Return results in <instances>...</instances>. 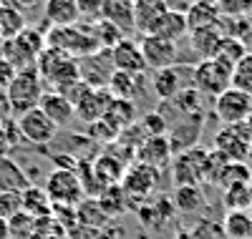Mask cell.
I'll list each match as a JSON object with an SVG mask.
<instances>
[{
	"label": "cell",
	"instance_id": "22",
	"mask_svg": "<svg viewBox=\"0 0 252 239\" xmlns=\"http://www.w3.org/2000/svg\"><path fill=\"white\" fill-rule=\"evenodd\" d=\"M144 83H146V73L141 76H134V73H124V71H114L109 83H106V89L114 98H126V101H131L141 89H144Z\"/></svg>",
	"mask_w": 252,
	"mask_h": 239
},
{
	"label": "cell",
	"instance_id": "45",
	"mask_svg": "<svg viewBox=\"0 0 252 239\" xmlns=\"http://www.w3.org/2000/svg\"><path fill=\"white\" fill-rule=\"evenodd\" d=\"M217 10L222 18H240L250 13V0H217Z\"/></svg>",
	"mask_w": 252,
	"mask_h": 239
},
{
	"label": "cell",
	"instance_id": "30",
	"mask_svg": "<svg viewBox=\"0 0 252 239\" xmlns=\"http://www.w3.org/2000/svg\"><path fill=\"white\" fill-rule=\"evenodd\" d=\"M33 181L26 177V171L20 169L13 159H0V189L5 191H23L28 189Z\"/></svg>",
	"mask_w": 252,
	"mask_h": 239
},
{
	"label": "cell",
	"instance_id": "21",
	"mask_svg": "<svg viewBox=\"0 0 252 239\" xmlns=\"http://www.w3.org/2000/svg\"><path fill=\"white\" fill-rule=\"evenodd\" d=\"M101 18L114 23L119 30H131L134 28V0H103Z\"/></svg>",
	"mask_w": 252,
	"mask_h": 239
},
{
	"label": "cell",
	"instance_id": "56",
	"mask_svg": "<svg viewBox=\"0 0 252 239\" xmlns=\"http://www.w3.org/2000/svg\"><path fill=\"white\" fill-rule=\"evenodd\" d=\"M46 239H61V237H46Z\"/></svg>",
	"mask_w": 252,
	"mask_h": 239
},
{
	"label": "cell",
	"instance_id": "14",
	"mask_svg": "<svg viewBox=\"0 0 252 239\" xmlns=\"http://www.w3.org/2000/svg\"><path fill=\"white\" fill-rule=\"evenodd\" d=\"M114 96L109 93V89H91L86 96H83L76 106V116L83 121V123H94V121H101L106 116L109 106H111Z\"/></svg>",
	"mask_w": 252,
	"mask_h": 239
},
{
	"label": "cell",
	"instance_id": "48",
	"mask_svg": "<svg viewBox=\"0 0 252 239\" xmlns=\"http://www.w3.org/2000/svg\"><path fill=\"white\" fill-rule=\"evenodd\" d=\"M3 3L18 8L20 13H26V10H35V8H43L46 0H3Z\"/></svg>",
	"mask_w": 252,
	"mask_h": 239
},
{
	"label": "cell",
	"instance_id": "17",
	"mask_svg": "<svg viewBox=\"0 0 252 239\" xmlns=\"http://www.w3.org/2000/svg\"><path fill=\"white\" fill-rule=\"evenodd\" d=\"M38 108L43 111L58 128H63V126H68L73 119H76V108L63 98L61 93H56V91H46L43 93V98H40V103H38Z\"/></svg>",
	"mask_w": 252,
	"mask_h": 239
},
{
	"label": "cell",
	"instance_id": "11",
	"mask_svg": "<svg viewBox=\"0 0 252 239\" xmlns=\"http://www.w3.org/2000/svg\"><path fill=\"white\" fill-rule=\"evenodd\" d=\"M141 56L146 63V71H161V68H172L177 58H179V48L174 40H164L159 35H144L141 38Z\"/></svg>",
	"mask_w": 252,
	"mask_h": 239
},
{
	"label": "cell",
	"instance_id": "24",
	"mask_svg": "<svg viewBox=\"0 0 252 239\" xmlns=\"http://www.w3.org/2000/svg\"><path fill=\"white\" fill-rule=\"evenodd\" d=\"M109 222L111 219L106 216V211L101 209L98 199H94V197H86L76 207V224H81V227H89L94 232H101Z\"/></svg>",
	"mask_w": 252,
	"mask_h": 239
},
{
	"label": "cell",
	"instance_id": "42",
	"mask_svg": "<svg viewBox=\"0 0 252 239\" xmlns=\"http://www.w3.org/2000/svg\"><path fill=\"white\" fill-rule=\"evenodd\" d=\"M189 239H227L224 232H222V224H215L209 219H202L197 227H192L187 232Z\"/></svg>",
	"mask_w": 252,
	"mask_h": 239
},
{
	"label": "cell",
	"instance_id": "3",
	"mask_svg": "<svg viewBox=\"0 0 252 239\" xmlns=\"http://www.w3.org/2000/svg\"><path fill=\"white\" fill-rule=\"evenodd\" d=\"M35 71L40 76L46 86H51L53 91L68 86L71 81H78L81 78V71H78V60L61 53L56 48H46L43 53L38 56V63H35Z\"/></svg>",
	"mask_w": 252,
	"mask_h": 239
},
{
	"label": "cell",
	"instance_id": "10",
	"mask_svg": "<svg viewBox=\"0 0 252 239\" xmlns=\"http://www.w3.org/2000/svg\"><path fill=\"white\" fill-rule=\"evenodd\" d=\"M250 141H252V134L247 131L245 123L222 126L215 136V151H220L227 161H245Z\"/></svg>",
	"mask_w": 252,
	"mask_h": 239
},
{
	"label": "cell",
	"instance_id": "43",
	"mask_svg": "<svg viewBox=\"0 0 252 239\" xmlns=\"http://www.w3.org/2000/svg\"><path fill=\"white\" fill-rule=\"evenodd\" d=\"M89 91H91V86H89L86 81H81V78H78V81H71L68 86H63V89H58L56 93H61L63 98H66V101L76 108V106H78V101H81L83 96H86Z\"/></svg>",
	"mask_w": 252,
	"mask_h": 239
},
{
	"label": "cell",
	"instance_id": "34",
	"mask_svg": "<svg viewBox=\"0 0 252 239\" xmlns=\"http://www.w3.org/2000/svg\"><path fill=\"white\" fill-rule=\"evenodd\" d=\"M245 56H247V46H245V43L224 35V38L220 40V46H217V51H215L212 58H217L220 63H224V66H229V68H235Z\"/></svg>",
	"mask_w": 252,
	"mask_h": 239
},
{
	"label": "cell",
	"instance_id": "4",
	"mask_svg": "<svg viewBox=\"0 0 252 239\" xmlns=\"http://www.w3.org/2000/svg\"><path fill=\"white\" fill-rule=\"evenodd\" d=\"M46 93V83L40 81L38 71L35 68H28V71H15L10 86H8V101H10V108L13 114H26L31 108H38L40 98Z\"/></svg>",
	"mask_w": 252,
	"mask_h": 239
},
{
	"label": "cell",
	"instance_id": "38",
	"mask_svg": "<svg viewBox=\"0 0 252 239\" xmlns=\"http://www.w3.org/2000/svg\"><path fill=\"white\" fill-rule=\"evenodd\" d=\"M232 89H240L252 96V53H247L232 68Z\"/></svg>",
	"mask_w": 252,
	"mask_h": 239
},
{
	"label": "cell",
	"instance_id": "2",
	"mask_svg": "<svg viewBox=\"0 0 252 239\" xmlns=\"http://www.w3.org/2000/svg\"><path fill=\"white\" fill-rule=\"evenodd\" d=\"M46 48H56L61 53H66L76 60L86 58V56H94L98 53V43L94 38V28L91 23L89 26H66V28H51L46 33Z\"/></svg>",
	"mask_w": 252,
	"mask_h": 239
},
{
	"label": "cell",
	"instance_id": "36",
	"mask_svg": "<svg viewBox=\"0 0 252 239\" xmlns=\"http://www.w3.org/2000/svg\"><path fill=\"white\" fill-rule=\"evenodd\" d=\"M222 204H224L227 211H247V209H252L247 184H237V186L224 189L222 191Z\"/></svg>",
	"mask_w": 252,
	"mask_h": 239
},
{
	"label": "cell",
	"instance_id": "12",
	"mask_svg": "<svg viewBox=\"0 0 252 239\" xmlns=\"http://www.w3.org/2000/svg\"><path fill=\"white\" fill-rule=\"evenodd\" d=\"M172 159H174V151L166 136H149L136 149V161L144 166H152L157 171L172 166Z\"/></svg>",
	"mask_w": 252,
	"mask_h": 239
},
{
	"label": "cell",
	"instance_id": "37",
	"mask_svg": "<svg viewBox=\"0 0 252 239\" xmlns=\"http://www.w3.org/2000/svg\"><path fill=\"white\" fill-rule=\"evenodd\" d=\"M8 229H10V239H38L35 219L28 216L26 211H20L18 216L8 219Z\"/></svg>",
	"mask_w": 252,
	"mask_h": 239
},
{
	"label": "cell",
	"instance_id": "40",
	"mask_svg": "<svg viewBox=\"0 0 252 239\" xmlns=\"http://www.w3.org/2000/svg\"><path fill=\"white\" fill-rule=\"evenodd\" d=\"M20 141L23 139H20V131H18V126H15L13 119L5 121V123H0V159H5Z\"/></svg>",
	"mask_w": 252,
	"mask_h": 239
},
{
	"label": "cell",
	"instance_id": "57",
	"mask_svg": "<svg viewBox=\"0 0 252 239\" xmlns=\"http://www.w3.org/2000/svg\"><path fill=\"white\" fill-rule=\"evenodd\" d=\"M0 43H3V38H0Z\"/></svg>",
	"mask_w": 252,
	"mask_h": 239
},
{
	"label": "cell",
	"instance_id": "13",
	"mask_svg": "<svg viewBox=\"0 0 252 239\" xmlns=\"http://www.w3.org/2000/svg\"><path fill=\"white\" fill-rule=\"evenodd\" d=\"M111 63H114V71L134 73V76L146 73V63H144V56H141V46H139V43H134L131 38H124L119 46L111 48Z\"/></svg>",
	"mask_w": 252,
	"mask_h": 239
},
{
	"label": "cell",
	"instance_id": "41",
	"mask_svg": "<svg viewBox=\"0 0 252 239\" xmlns=\"http://www.w3.org/2000/svg\"><path fill=\"white\" fill-rule=\"evenodd\" d=\"M116 136H119V131H116V128H114L106 119L89 123V139H91V141H98V144H103V146H109L111 141H116Z\"/></svg>",
	"mask_w": 252,
	"mask_h": 239
},
{
	"label": "cell",
	"instance_id": "33",
	"mask_svg": "<svg viewBox=\"0 0 252 239\" xmlns=\"http://www.w3.org/2000/svg\"><path fill=\"white\" fill-rule=\"evenodd\" d=\"M98 204H101L103 211H106L109 219H114V216H119L121 211H126V209L131 207L129 197H126V191L121 189V184H114L109 189H103V194L98 197Z\"/></svg>",
	"mask_w": 252,
	"mask_h": 239
},
{
	"label": "cell",
	"instance_id": "54",
	"mask_svg": "<svg viewBox=\"0 0 252 239\" xmlns=\"http://www.w3.org/2000/svg\"><path fill=\"white\" fill-rule=\"evenodd\" d=\"M245 126H247V131H250V134H252V116H250V119H247V121H245Z\"/></svg>",
	"mask_w": 252,
	"mask_h": 239
},
{
	"label": "cell",
	"instance_id": "18",
	"mask_svg": "<svg viewBox=\"0 0 252 239\" xmlns=\"http://www.w3.org/2000/svg\"><path fill=\"white\" fill-rule=\"evenodd\" d=\"M224 38V30H222V18L220 23L212 26V28H202V30H192V35H189V43H192V51L199 56V60H207L212 58L220 40Z\"/></svg>",
	"mask_w": 252,
	"mask_h": 239
},
{
	"label": "cell",
	"instance_id": "53",
	"mask_svg": "<svg viewBox=\"0 0 252 239\" xmlns=\"http://www.w3.org/2000/svg\"><path fill=\"white\" fill-rule=\"evenodd\" d=\"M245 161L252 164V141H250V146H247V159H245Z\"/></svg>",
	"mask_w": 252,
	"mask_h": 239
},
{
	"label": "cell",
	"instance_id": "44",
	"mask_svg": "<svg viewBox=\"0 0 252 239\" xmlns=\"http://www.w3.org/2000/svg\"><path fill=\"white\" fill-rule=\"evenodd\" d=\"M139 123L144 128L146 139L149 136H166V128H169V123H166V119L161 114H149V116H144Z\"/></svg>",
	"mask_w": 252,
	"mask_h": 239
},
{
	"label": "cell",
	"instance_id": "29",
	"mask_svg": "<svg viewBox=\"0 0 252 239\" xmlns=\"http://www.w3.org/2000/svg\"><path fill=\"white\" fill-rule=\"evenodd\" d=\"M222 232L227 239H252V211H227Z\"/></svg>",
	"mask_w": 252,
	"mask_h": 239
},
{
	"label": "cell",
	"instance_id": "46",
	"mask_svg": "<svg viewBox=\"0 0 252 239\" xmlns=\"http://www.w3.org/2000/svg\"><path fill=\"white\" fill-rule=\"evenodd\" d=\"M78 3V10H81V18L89 15L94 20L101 18V8H103V0H76Z\"/></svg>",
	"mask_w": 252,
	"mask_h": 239
},
{
	"label": "cell",
	"instance_id": "26",
	"mask_svg": "<svg viewBox=\"0 0 252 239\" xmlns=\"http://www.w3.org/2000/svg\"><path fill=\"white\" fill-rule=\"evenodd\" d=\"M189 28H187V15L184 13H177V10H166L161 18H159V23L154 26L152 35H159L164 40H179L182 35H187Z\"/></svg>",
	"mask_w": 252,
	"mask_h": 239
},
{
	"label": "cell",
	"instance_id": "47",
	"mask_svg": "<svg viewBox=\"0 0 252 239\" xmlns=\"http://www.w3.org/2000/svg\"><path fill=\"white\" fill-rule=\"evenodd\" d=\"M13 76H15V68L10 66V63H8L3 56H0V93L8 91V86H10Z\"/></svg>",
	"mask_w": 252,
	"mask_h": 239
},
{
	"label": "cell",
	"instance_id": "9",
	"mask_svg": "<svg viewBox=\"0 0 252 239\" xmlns=\"http://www.w3.org/2000/svg\"><path fill=\"white\" fill-rule=\"evenodd\" d=\"M157 181H159V171L136 161L126 169L124 179H121V189L126 191V197H129L131 204H141L157 189Z\"/></svg>",
	"mask_w": 252,
	"mask_h": 239
},
{
	"label": "cell",
	"instance_id": "52",
	"mask_svg": "<svg viewBox=\"0 0 252 239\" xmlns=\"http://www.w3.org/2000/svg\"><path fill=\"white\" fill-rule=\"evenodd\" d=\"M192 3H207V5H217V0H192Z\"/></svg>",
	"mask_w": 252,
	"mask_h": 239
},
{
	"label": "cell",
	"instance_id": "32",
	"mask_svg": "<svg viewBox=\"0 0 252 239\" xmlns=\"http://www.w3.org/2000/svg\"><path fill=\"white\" fill-rule=\"evenodd\" d=\"M26 26H28L26 23V13H20L18 8H13L8 3H0V38L3 40L15 38Z\"/></svg>",
	"mask_w": 252,
	"mask_h": 239
},
{
	"label": "cell",
	"instance_id": "55",
	"mask_svg": "<svg viewBox=\"0 0 252 239\" xmlns=\"http://www.w3.org/2000/svg\"><path fill=\"white\" fill-rule=\"evenodd\" d=\"M247 189H250V199H252V179L247 181Z\"/></svg>",
	"mask_w": 252,
	"mask_h": 239
},
{
	"label": "cell",
	"instance_id": "8",
	"mask_svg": "<svg viewBox=\"0 0 252 239\" xmlns=\"http://www.w3.org/2000/svg\"><path fill=\"white\" fill-rule=\"evenodd\" d=\"M15 126L20 131V139L28 141V144H35V146H46L56 139L58 134V126L40 111V108H31V111L20 114L15 119Z\"/></svg>",
	"mask_w": 252,
	"mask_h": 239
},
{
	"label": "cell",
	"instance_id": "50",
	"mask_svg": "<svg viewBox=\"0 0 252 239\" xmlns=\"http://www.w3.org/2000/svg\"><path fill=\"white\" fill-rule=\"evenodd\" d=\"M13 119V108H10V101L5 93H0V123H5Z\"/></svg>",
	"mask_w": 252,
	"mask_h": 239
},
{
	"label": "cell",
	"instance_id": "7",
	"mask_svg": "<svg viewBox=\"0 0 252 239\" xmlns=\"http://www.w3.org/2000/svg\"><path fill=\"white\" fill-rule=\"evenodd\" d=\"M215 116L222 126L245 123L252 116V96L240 89H227L215 98Z\"/></svg>",
	"mask_w": 252,
	"mask_h": 239
},
{
	"label": "cell",
	"instance_id": "16",
	"mask_svg": "<svg viewBox=\"0 0 252 239\" xmlns=\"http://www.w3.org/2000/svg\"><path fill=\"white\" fill-rule=\"evenodd\" d=\"M43 18L51 28H66L76 26L81 20V10L76 0H46L43 3Z\"/></svg>",
	"mask_w": 252,
	"mask_h": 239
},
{
	"label": "cell",
	"instance_id": "1",
	"mask_svg": "<svg viewBox=\"0 0 252 239\" xmlns=\"http://www.w3.org/2000/svg\"><path fill=\"white\" fill-rule=\"evenodd\" d=\"M169 169H172L174 186H184V184L202 186L207 181H212V177H215L212 151H207L202 146L184 149V151H179V154H174Z\"/></svg>",
	"mask_w": 252,
	"mask_h": 239
},
{
	"label": "cell",
	"instance_id": "23",
	"mask_svg": "<svg viewBox=\"0 0 252 239\" xmlns=\"http://www.w3.org/2000/svg\"><path fill=\"white\" fill-rule=\"evenodd\" d=\"M152 91H154V96L159 101H174L177 93L182 91V73L177 71V66L154 71V76H152Z\"/></svg>",
	"mask_w": 252,
	"mask_h": 239
},
{
	"label": "cell",
	"instance_id": "5",
	"mask_svg": "<svg viewBox=\"0 0 252 239\" xmlns=\"http://www.w3.org/2000/svg\"><path fill=\"white\" fill-rule=\"evenodd\" d=\"M192 89L199 96L217 98L227 89H232V68L220 63L217 58L199 60L197 66H192Z\"/></svg>",
	"mask_w": 252,
	"mask_h": 239
},
{
	"label": "cell",
	"instance_id": "58",
	"mask_svg": "<svg viewBox=\"0 0 252 239\" xmlns=\"http://www.w3.org/2000/svg\"><path fill=\"white\" fill-rule=\"evenodd\" d=\"M0 3H3V0H0Z\"/></svg>",
	"mask_w": 252,
	"mask_h": 239
},
{
	"label": "cell",
	"instance_id": "39",
	"mask_svg": "<svg viewBox=\"0 0 252 239\" xmlns=\"http://www.w3.org/2000/svg\"><path fill=\"white\" fill-rule=\"evenodd\" d=\"M23 211V191H5L0 189V216L8 222Z\"/></svg>",
	"mask_w": 252,
	"mask_h": 239
},
{
	"label": "cell",
	"instance_id": "28",
	"mask_svg": "<svg viewBox=\"0 0 252 239\" xmlns=\"http://www.w3.org/2000/svg\"><path fill=\"white\" fill-rule=\"evenodd\" d=\"M106 119L116 131L121 134L124 128H129V126H134L136 123V106H134V101H126V98H114L111 101V106H109V111H106Z\"/></svg>",
	"mask_w": 252,
	"mask_h": 239
},
{
	"label": "cell",
	"instance_id": "27",
	"mask_svg": "<svg viewBox=\"0 0 252 239\" xmlns=\"http://www.w3.org/2000/svg\"><path fill=\"white\" fill-rule=\"evenodd\" d=\"M187 28L189 33L192 30H202V28H212L220 23V10L217 5H207V3H189L187 8Z\"/></svg>",
	"mask_w": 252,
	"mask_h": 239
},
{
	"label": "cell",
	"instance_id": "51",
	"mask_svg": "<svg viewBox=\"0 0 252 239\" xmlns=\"http://www.w3.org/2000/svg\"><path fill=\"white\" fill-rule=\"evenodd\" d=\"M0 239H10V229H8V222L0 216Z\"/></svg>",
	"mask_w": 252,
	"mask_h": 239
},
{
	"label": "cell",
	"instance_id": "25",
	"mask_svg": "<svg viewBox=\"0 0 252 239\" xmlns=\"http://www.w3.org/2000/svg\"><path fill=\"white\" fill-rule=\"evenodd\" d=\"M23 211L28 216H33V219H43V216L53 214V204L43 186L31 184L28 189H23Z\"/></svg>",
	"mask_w": 252,
	"mask_h": 239
},
{
	"label": "cell",
	"instance_id": "31",
	"mask_svg": "<svg viewBox=\"0 0 252 239\" xmlns=\"http://www.w3.org/2000/svg\"><path fill=\"white\" fill-rule=\"evenodd\" d=\"M250 179H252V171H250V166H247L245 161H227V164L217 171V177L212 179V184L222 186V191H224V189H229V186L247 184Z\"/></svg>",
	"mask_w": 252,
	"mask_h": 239
},
{
	"label": "cell",
	"instance_id": "19",
	"mask_svg": "<svg viewBox=\"0 0 252 239\" xmlns=\"http://www.w3.org/2000/svg\"><path fill=\"white\" fill-rule=\"evenodd\" d=\"M172 204L177 211L182 214H194L202 211L207 207V197H204V189L194 186V184H184V186H174L172 191Z\"/></svg>",
	"mask_w": 252,
	"mask_h": 239
},
{
	"label": "cell",
	"instance_id": "35",
	"mask_svg": "<svg viewBox=\"0 0 252 239\" xmlns=\"http://www.w3.org/2000/svg\"><path fill=\"white\" fill-rule=\"evenodd\" d=\"M91 28H94V38H96L101 51H111L114 46H119V43L126 38L124 30H119L114 23H109V20H103V18H98L96 23H91Z\"/></svg>",
	"mask_w": 252,
	"mask_h": 239
},
{
	"label": "cell",
	"instance_id": "49",
	"mask_svg": "<svg viewBox=\"0 0 252 239\" xmlns=\"http://www.w3.org/2000/svg\"><path fill=\"white\" fill-rule=\"evenodd\" d=\"M159 3L166 8V10H177V13H187V8H189V3L192 0H159Z\"/></svg>",
	"mask_w": 252,
	"mask_h": 239
},
{
	"label": "cell",
	"instance_id": "6",
	"mask_svg": "<svg viewBox=\"0 0 252 239\" xmlns=\"http://www.w3.org/2000/svg\"><path fill=\"white\" fill-rule=\"evenodd\" d=\"M43 189L48 194L51 204H56V207H73L76 209L83 199H86V191L81 186L76 169H53L46 177Z\"/></svg>",
	"mask_w": 252,
	"mask_h": 239
},
{
	"label": "cell",
	"instance_id": "15",
	"mask_svg": "<svg viewBox=\"0 0 252 239\" xmlns=\"http://www.w3.org/2000/svg\"><path fill=\"white\" fill-rule=\"evenodd\" d=\"M174 204H172V197H159L157 202H141L139 209H136V216H139V224L146 227V229H161L166 222L174 216Z\"/></svg>",
	"mask_w": 252,
	"mask_h": 239
},
{
	"label": "cell",
	"instance_id": "20",
	"mask_svg": "<svg viewBox=\"0 0 252 239\" xmlns=\"http://www.w3.org/2000/svg\"><path fill=\"white\" fill-rule=\"evenodd\" d=\"M166 13V8L159 0H134V28L144 35H152L159 18Z\"/></svg>",
	"mask_w": 252,
	"mask_h": 239
}]
</instances>
